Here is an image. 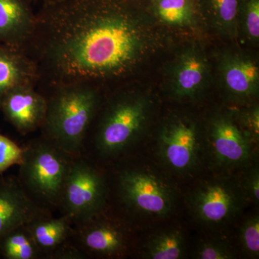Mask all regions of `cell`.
I'll return each mask as SVG.
<instances>
[{
	"label": "cell",
	"mask_w": 259,
	"mask_h": 259,
	"mask_svg": "<svg viewBox=\"0 0 259 259\" xmlns=\"http://www.w3.org/2000/svg\"><path fill=\"white\" fill-rule=\"evenodd\" d=\"M25 53L44 93L67 83L103 92L127 85L158 48L151 0H58L41 5Z\"/></svg>",
	"instance_id": "1"
},
{
	"label": "cell",
	"mask_w": 259,
	"mask_h": 259,
	"mask_svg": "<svg viewBox=\"0 0 259 259\" xmlns=\"http://www.w3.org/2000/svg\"><path fill=\"white\" fill-rule=\"evenodd\" d=\"M152 107L150 98L128 84L105 92L81 155L102 168L132 156L146 133Z\"/></svg>",
	"instance_id": "2"
},
{
	"label": "cell",
	"mask_w": 259,
	"mask_h": 259,
	"mask_svg": "<svg viewBox=\"0 0 259 259\" xmlns=\"http://www.w3.org/2000/svg\"><path fill=\"white\" fill-rule=\"evenodd\" d=\"M105 169L109 189L107 209L131 228L136 218H165L174 210L176 197L171 185L129 156Z\"/></svg>",
	"instance_id": "3"
},
{
	"label": "cell",
	"mask_w": 259,
	"mask_h": 259,
	"mask_svg": "<svg viewBox=\"0 0 259 259\" xmlns=\"http://www.w3.org/2000/svg\"><path fill=\"white\" fill-rule=\"evenodd\" d=\"M104 94L97 87L79 83L59 85L42 93L47 110L40 134L71 156H80Z\"/></svg>",
	"instance_id": "4"
},
{
	"label": "cell",
	"mask_w": 259,
	"mask_h": 259,
	"mask_svg": "<svg viewBox=\"0 0 259 259\" xmlns=\"http://www.w3.org/2000/svg\"><path fill=\"white\" fill-rule=\"evenodd\" d=\"M23 146V161L16 176L18 182L37 205L54 214L59 211L74 156L40 134Z\"/></svg>",
	"instance_id": "5"
},
{
	"label": "cell",
	"mask_w": 259,
	"mask_h": 259,
	"mask_svg": "<svg viewBox=\"0 0 259 259\" xmlns=\"http://www.w3.org/2000/svg\"><path fill=\"white\" fill-rule=\"evenodd\" d=\"M108 182L105 168L82 155L73 158L66 177L59 211L73 225L107 209Z\"/></svg>",
	"instance_id": "6"
},
{
	"label": "cell",
	"mask_w": 259,
	"mask_h": 259,
	"mask_svg": "<svg viewBox=\"0 0 259 259\" xmlns=\"http://www.w3.org/2000/svg\"><path fill=\"white\" fill-rule=\"evenodd\" d=\"M205 152V137L197 121L192 117L172 115L158 131V157L173 173L182 176L193 175L200 166Z\"/></svg>",
	"instance_id": "7"
},
{
	"label": "cell",
	"mask_w": 259,
	"mask_h": 259,
	"mask_svg": "<svg viewBox=\"0 0 259 259\" xmlns=\"http://www.w3.org/2000/svg\"><path fill=\"white\" fill-rule=\"evenodd\" d=\"M71 242L89 258H122L133 250L132 228L107 209L73 225Z\"/></svg>",
	"instance_id": "8"
},
{
	"label": "cell",
	"mask_w": 259,
	"mask_h": 259,
	"mask_svg": "<svg viewBox=\"0 0 259 259\" xmlns=\"http://www.w3.org/2000/svg\"><path fill=\"white\" fill-rule=\"evenodd\" d=\"M206 151L216 166L225 169L245 168L253 156L252 142L233 112H220L210 117L205 136Z\"/></svg>",
	"instance_id": "9"
},
{
	"label": "cell",
	"mask_w": 259,
	"mask_h": 259,
	"mask_svg": "<svg viewBox=\"0 0 259 259\" xmlns=\"http://www.w3.org/2000/svg\"><path fill=\"white\" fill-rule=\"evenodd\" d=\"M189 200L194 217L208 226L230 222L245 202L238 182L222 177L200 182L191 192Z\"/></svg>",
	"instance_id": "10"
},
{
	"label": "cell",
	"mask_w": 259,
	"mask_h": 259,
	"mask_svg": "<svg viewBox=\"0 0 259 259\" xmlns=\"http://www.w3.org/2000/svg\"><path fill=\"white\" fill-rule=\"evenodd\" d=\"M209 76V63L203 51L197 46L185 48L170 66V93L177 100L197 98L206 88Z\"/></svg>",
	"instance_id": "11"
},
{
	"label": "cell",
	"mask_w": 259,
	"mask_h": 259,
	"mask_svg": "<svg viewBox=\"0 0 259 259\" xmlns=\"http://www.w3.org/2000/svg\"><path fill=\"white\" fill-rule=\"evenodd\" d=\"M47 110V97L31 85L10 90L0 101L5 120L23 136L40 131Z\"/></svg>",
	"instance_id": "12"
},
{
	"label": "cell",
	"mask_w": 259,
	"mask_h": 259,
	"mask_svg": "<svg viewBox=\"0 0 259 259\" xmlns=\"http://www.w3.org/2000/svg\"><path fill=\"white\" fill-rule=\"evenodd\" d=\"M218 73L223 90L235 101L249 102L258 96V65L249 56L225 53L220 58Z\"/></svg>",
	"instance_id": "13"
},
{
	"label": "cell",
	"mask_w": 259,
	"mask_h": 259,
	"mask_svg": "<svg viewBox=\"0 0 259 259\" xmlns=\"http://www.w3.org/2000/svg\"><path fill=\"white\" fill-rule=\"evenodd\" d=\"M49 214L53 213L29 197L16 176L0 175V238L15 228Z\"/></svg>",
	"instance_id": "14"
},
{
	"label": "cell",
	"mask_w": 259,
	"mask_h": 259,
	"mask_svg": "<svg viewBox=\"0 0 259 259\" xmlns=\"http://www.w3.org/2000/svg\"><path fill=\"white\" fill-rule=\"evenodd\" d=\"M30 0H0V44L25 51L36 27Z\"/></svg>",
	"instance_id": "15"
},
{
	"label": "cell",
	"mask_w": 259,
	"mask_h": 259,
	"mask_svg": "<svg viewBox=\"0 0 259 259\" xmlns=\"http://www.w3.org/2000/svg\"><path fill=\"white\" fill-rule=\"evenodd\" d=\"M38 78L36 64L25 51L0 44V101L13 89L36 87Z\"/></svg>",
	"instance_id": "16"
},
{
	"label": "cell",
	"mask_w": 259,
	"mask_h": 259,
	"mask_svg": "<svg viewBox=\"0 0 259 259\" xmlns=\"http://www.w3.org/2000/svg\"><path fill=\"white\" fill-rule=\"evenodd\" d=\"M26 226L44 259H51L56 251L71 241L72 236L73 223L64 214L59 217L47 214L27 223Z\"/></svg>",
	"instance_id": "17"
},
{
	"label": "cell",
	"mask_w": 259,
	"mask_h": 259,
	"mask_svg": "<svg viewBox=\"0 0 259 259\" xmlns=\"http://www.w3.org/2000/svg\"><path fill=\"white\" fill-rule=\"evenodd\" d=\"M201 19L223 36L233 38L239 30L243 0H197Z\"/></svg>",
	"instance_id": "18"
},
{
	"label": "cell",
	"mask_w": 259,
	"mask_h": 259,
	"mask_svg": "<svg viewBox=\"0 0 259 259\" xmlns=\"http://www.w3.org/2000/svg\"><path fill=\"white\" fill-rule=\"evenodd\" d=\"M151 10L160 23L191 28L201 19L197 0H151Z\"/></svg>",
	"instance_id": "19"
},
{
	"label": "cell",
	"mask_w": 259,
	"mask_h": 259,
	"mask_svg": "<svg viewBox=\"0 0 259 259\" xmlns=\"http://www.w3.org/2000/svg\"><path fill=\"white\" fill-rule=\"evenodd\" d=\"M185 252V238L182 230L173 228L158 232L143 245L141 256L150 259H179Z\"/></svg>",
	"instance_id": "20"
},
{
	"label": "cell",
	"mask_w": 259,
	"mask_h": 259,
	"mask_svg": "<svg viewBox=\"0 0 259 259\" xmlns=\"http://www.w3.org/2000/svg\"><path fill=\"white\" fill-rule=\"evenodd\" d=\"M0 255L5 259H44L26 225L0 238Z\"/></svg>",
	"instance_id": "21"
},
{
	"label": "cell",
	"mask_w": 259,
	"mask_h": 259,
	"mask_svg": "<svg viewBox=\"0 0 259 259\" xmlns=\"http://www.w3.org/2000/svg\"><path fill=\"white\" fill-rule=\"evenodd\" d=\"M245 36L255 42L259 39V0H243L239 20Z\"/></svg>",
	"instance_id": "22"
},
{
	"label": "cell",
	"mask_w": 259,
	"mask_h": 259,
	"mask_svg": "<svg viewBox=\"0 0 259 259\" xmlns=\"http://www.w3.org/2000/svg\"><path fill=\"white\" fill-rule=\"evenodd\" d=\"M240 240L245 254L252 258L259 255V217L253 214L247 218L241 226Z\"/></svg>",
	"instance_id": "23"
},
{
	"label": "cell",
	"mask_w": 259,
	"mask_h": 259,
	"mask_svg": "<svg viewBox=\"0 0 259 259\" xmlns=\"http://www.w3.org/2000/svg\"><path fill=\"white\" fill-rule=\"evenodd\" d=\"M234 256L231 245L222 239H208L201 242L194 253V258L199 259H231Z\"/></svg>",
	"instance_id": "24"
},
{
	"label": "cell",
	"mask_w": 259,
	"mask_h": 259,
	"mask_svg": "<svg viewBox=\"0 0 259 259\" xmlns=\"http://www.w3.org/2000/svg\"><path fill=\"white\" fill-rule=\"evenodd\" d=\"M23 146H20L13 140L0 134V175L10 167L19 165L23 161Z\"/></svg>",
	"instance_id": "25"
},
{
	"label": "cell",
	"mask_w": 259,
	"mask_h": 259,
	"mask_svg": "<svg viewBox=\"0 0 259 259\" xmlns=\"http://www.w3.org/2000/svg\"><path fill=\"white\" fill-rule=\"evenodd\" d=\"M236 113V112H235ZM237 120L247 136L254 144L258 142L259 108L258 105L236 113Z\"/></svg>",
	"instance_id": "26"
},
{
	"label": "cell",
	"mask_w": 259,
	"mask_h": 259,
	"mask_svg": "<svg viewBox=\"0 0 259 259\" xmlns=\"http://www.w3.org/2000/svg\"><path fill=\"white\" fill-rule=\"evenodd\" d=\"M245 202L258 204L259 201V171L256 165L248 166V171L238 182Z\"/></svg>",
	"instance_id": "27"
},
{
	"label": "cell",
	"mask_w": 259,
	"mask_h": 259,
	"mask_svg": "<svg viewBox=\"0 0 259 259\" xmlns=\"http://www.w3.org/2000/svg\"><path fill=\"white\" fill-rule=\"evenodd\" d=\"M31 3H40L42 4H45V3H53V2L58 1V0H30Z\"/></svg>",
	"instance_id": "28"
}]
</instances>
